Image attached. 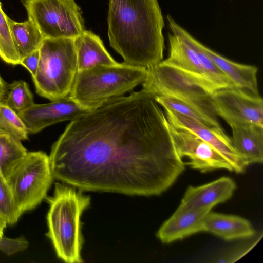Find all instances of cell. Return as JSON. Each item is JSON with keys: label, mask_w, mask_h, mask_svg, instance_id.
Returning a JSON list of instances; mask_svg holds the SVG:
<instances>
[{"label": "cell", "mask_w": 263, "mask_h": 263, "mask_svg": "<svg viewBox=\"0 0 263 263\" xmlns=\"http://www.w3.org/2000/svg\"><path fill=\"white\" fill-rule=\"evenodd\" d=\"M53 178L82 191L158 196L185 170L165 114L142 89L72 120L49 156Z\"/></svg>", "instance_id": "cell-1"}, {"label": "cell", "mask_w": 263, "mask_h": 263, "mask_svg": "<svg viewBox=\"0 0 263 263\" xmlns=\"http://www.w3.org/2000/svg\"><path fill=\"white\" fill-rule=\"evenodd\" d=\"M108 36L124 63L146 68L163 58L164 22L158 0H108Z\"/></svg>", "instance_id": "cell-2"}, {"label": "cell", "mask_w": 263, "mask_h": 263, "mask_svg": "<svg viewBox=\"0 0 263 263\" xmlns=\"http://www.w3.org/2000/svg\"><path fill=\"white\" fill-rule=\"evenodd\" d=\"M70 185L55 183L52 196L46 197L49 208L46 235L58 258L67 263L83 262L84 242L81 217L90 204V197Z\"/></svg>", "instance_id": "cell-3"}, {"label": "cell", "mask_w": 263, "mask_h": 263, "mask_svg": "<svg viewBox=\"0 0 263 263\" xmlns=\"http://www.w3.org/2000/svg\"><path fill=\"white\" fill-rule=\"evenodd\" d=\"M146 68L125 63L98 65L78 71L68 97L93 109L111 98L122 96L142 84Z\"/></svg>", "instance_id": "cell-4"}, {"label": "cell", "mask_w": 263, "mask_h": 263, "mask_svg": "<svg viewBox=\"0 0 263 263\" xmlns=\"http://www.w3.org/2000/svg\"><path fill=\"white\" fill-rule=\"evenodd\" d=\"M39 51L38 68L32 77L36 93L51 101L68 97L78 71L73 39L45 38Z\"/></svg>", "instance_id": "cell-5"}, {"label": "cell", "mask_w": 263, "mask_h": 263, "mask_svg": "<svg viewBox=\"0 0 263 263\" xmlns=\"http://www.w3.org/2000/svg\"><path fill=\"white\" fill-rule=\"evenodd\" d=\"M5 178L22 212L34 209L47 197L53 181L49 156L42 151L27 152Z\"/></svg>", "instance_id": "cell-6"}, {"label": "cell", "mask_w": 263, "mask_h": 263, "mask_svg": "<svg viewBox=\"0 0 263 263\" xmlns=\"http://www.w3.org/2000/svg\"><path fill=\"white\" fill-rule=\"evenodd\" d=\"M28 18L44 38L74 39L84 32L81 8L74 0H21Z\"/></svg>", "instance_id": "cell-7"}, {"label": "cell", "mask_w": 263, "mask_h": 263, "mask_svg": "<svg viewBox=\"0 0 263 263\" xmlns=\"http://www.w3.org/2000/svg\"><path fill=\"white\" fill-rule=\"evenodd\" d=\"M142 89L153 96L209 101L215 89L207 81L161 62L146 68Z\"/></svg>", "instance_id": "cell-8"}, {"label": "cell", "mask_w": 263, "mask_h": 263, "mask_svg": "<svg viewBox=\"0 0 263 263\" xmlns=\"http://www.w3.org/2000/svg\"><path fill=\"white\" fill-rule=\"evenodd\" d=\"M212 103L216 115L232 126L253 124L263 127V100L234 87L214 91Z\"/></svg>", "instance_id": "cell-9"}, {"label": "cell", "mask_w": 263, "mask_h": 263, "mask_svg": "<svg viewBox=\"0 0 263 263\" xmlns=\"http://www.w3.org/2000/svg\"><path fill=\"white\" fill-rule=\"evenodd\" d=\"M169 128L178 154L182 158H188L187 164L192 168L202 173L218 169L233 172L228 161L208 143L191 132L175 128L170 123Z\"/></svg>", "instance_id": "cell-10"}, {"label": "cell", "mask_w": 263, "mask_h": 263, "mask_svg": "<svg viewBox=\"0 0 263 263\" xmlns=\"http://www.w3.org/2000/svg\"><path fill=\"white\" fill-rule=\"evenodd\" d=\"M168 122L174 127L189 130L218 151L231 164L233 172L242 173L248 166L237 154L231 139L223 129L210 127L203 123L178 112L165 109Z\"/></svg>", "instance_id": "cell-11"}, {"label": "cell", "mask_w": 263, "mask_h": 263, "mask_svg": "<svg viewBox=\"0 0 263 263\" xmlns=\"http://www.w3.org/2000/svg\"><path fill=\"white\" fill-rule=\"evenodd\" d=\"M90 109L68 96L45 104H33L18 114L29 133L35 134L55 123L71 120Z\"/></svg>", "instance_id": "cell-12"}, {"label": "cell", "mask_w": 263, "mask_h": 263, "mask_svg": "<svg viewBox=\"0 0 263 263\" xmlns=\"http://www.w3.org/2000/svg\"><path fill=\"white\" fill-rule=\"evenodd\" d=\"M210 211L190 208L181 203L160 227L157 237L162 243H170L203 231L204 217Z\"/></svg>", "instance_id": "cell-13"}, {"label": "cell", "mask_w": 263, "mask_h": 263, "mask_svg": "<svg viewBox=\"0 0 263 263\" xmlns=\"http://www.w3.org/2000/svg\"><path fill=\"white\" fill-rule=\"evenodd\" d=\"M236 188L232 179L222 177L200 186H189L181 203L190 208L211 211L218 204L229 199Z\"/></svg>", "instance_id": "cell-14"}, {"label": "cell", "mask_w": 263, "mask_h": 263, "mask_svg": "<svg viewBox=\"0 0 263 263\" xmlns=\"http://www.w3.org/2000/svg\"><path fill=\"white\" fill-rule=\"evenodd\" d=\"M199 46L217 67L229 78L234 88L250 96L260 97L257 78L258 68L256 66L233 62L200 42Z\"/></svg>", "instance_id": "cell-15"}, {"label": "cell", "mask_w": 263, "mask_h": 263, "mask_svg": "<svg viewBox=\"0 0 263 263\" xmlns=\"http://www.w3.org/2000/svg\"><path fill=\"white\" fill-rule=\"evenodd\" d=\"M234 150L247 166L263 161V127L253 124L231 126Z\"/></svg>", "instance_id": "cell-16"}, {"label": "cell", "mask_w": 263, "mask_h": 263, "mask_svg": "<svg viewBox=\"0 0 263 263\" xmlns=\"http://www.w3.org/2000/svg\"><path fill=\"white\" fill-rule=\"evenodd\" d=\"M203 231L226 240L250 239L255 231L247 219L241 217L209 212L203 220Z\"/></svg>", "instance_id": "cell-17"}, {"label": "cell", "mask_w": 263, "mask_h": 263, "mask_svg": "<svg viewBox=\"0 0 263 263\" xmlns=\"http://www.w3.org/2000/svg\"><path fill=\"white\" fill-rule=\"evenodd\" d=\"M154 97L164 109L188 116L210 127L222 129L211 100L192 101L170 96H154Z\"/></svg>", "instance_id": "cell-18"}, {"label": "cell", "mask_w": 263, "mask_h": 263, "mask_svg": "<svg viewBox=\"0 0 263 263\" xmlns=\"http://www.w3.org/2000/svg\"><path fill=\"white\" fill-rule=\"evenodd\" d=\"M78 71L98 65H114L117 62L105 48L102 40L90 31L85 30L73 39Z\"/></svg>", "instance_id": "cell-19"}, {"label": "cell", "mask_w": 263, "mask_h": 263, "mask_svg": "<svg viewBox=\"0 0 263 263\" xmlns=\"http://www.w3.org/2000/svg\"><path fill=\"white\" fill-rule=\"evenodd\" d=\"M172 33L181 38L198 56L206 77L215 90L234 87L229 78L213 63L199 46V42L179 25L170 15L166 16Z\"/></svg>", "instance_id": "cell-20"}, {"label": "cell", "mask_w": 263, "mask_h": 263, "mask_svg": "<svg viewBox=\"0 0 263 263\" xmlns=\"http://www.w3.org/2000/svg\"><path fill=\"white\" fill-rule=\"evenodd\" d=\"M168 56L161 62L180 69L211 84L198 56L192 48L181 38L173 33L168 34Z\"/></svg>", "instance_id": "cell-21"}, {"label": "cell", "mask_w": 263, "mask_h": 263, "mask_svg": "<svg viewBox=\"0 0 263 263\" xmlns=\"http://www.w3.org/2000/svg\"><path fill=\"white\" fill-rule=\"evenodd\" d=\"M12 38L21 59L39 50L44 39L35 24L30 20L17 22L8 17Z\"/></svg>", "instance_id": "cell-22"}, {"label": "cell", "mask_w": 263, "mask_h": 263, "mask_svg": "<svg viewBox=\"0 0 263 263\" xmlns=\"http://www.w3.org/2000/svg\"><path fill=\"white\" fill-rule=\"evenodd\" d=\"M21 141L0 129V176L5 178L10 169L27 153Z\"/></svg>", "instance_id": "cell-23"}, {"label": "cell", "mask_w": 263, "mask_h": 263, "mask_svg": "<svg viewBox=\"0 0 263 263\" xmlns=\"http://www.w3.org/2000/svg\"><path fill=\"white\" fill-rule=\"evenodd\" d=\"M6 93L3 101L18 114L34 104L33 95L24 81H15L7 85Z\"/></svg>", "instance_id": "cell-24"}, {"label": "cell", "mask_w": 263, "mask_h": 263, "mask_svg": "<svg viewBox=\"0 0 263 263\" xmlns=\"http://www.w3.org/2000/svg\"><path fill=\"white\" fill-rule=\"evenodd\" d=\"M8 18L0 1V58L6 63L16 65L20 64L21 58L12 38Z\"/></svg>", "instance_id": "cell-25"}, {"label": "cell", "mask_w": 263, "mask_h": 263, "mask_svg": "<svg viewBox=\"0 0 263 263\" xmlns=\"http://www.w3.org/2000/svg\"><path fill=\"white\" fill-rule=\"evenodd\" d=\"M0 129L22 141L28 139L29 134L18 114L0 100Z\"/></svg>", "instance_id": "cell-26"}, {"label": "cell", "mask_w": 263, "mask_h": 263, "mask_svg": "<svg viewBox=\"0 0 263 263\" xmlns=\"http://www.w3.org/2000/svg\"><path fill=\"white\" fill-rule=\"evenodd\" d=\"M0 213L9 225L15 224L23 213L6 180L0 176Z\"/></svg>", "instance_id": "cell-27"}, {"label": "cell", "mask_w": 263, "mask_h": 263, "mask_svg": "<svg viewBox=\"0 0 263 263\" xmlns=\"http://www.w3.org/2000/svg\"><path fill=\"white\" fill-rule=\"evenodd\" d=\"M262 237L260 234L255 238H251L249 240L239 244L218 256L213 262L219 263H233L236 262L248 253L259 241Z\"/></svg>", "instance_id": "cell-28"}, {"label": "cell", "mask_w": 263, "mask_h": 263, "mask_svg": "<svg viewBox=\"0 0 263 263\" xmlns=\"http://www.w3.org/2000/svg\"><path fill=\"white\" fill-rule=\"evenodd\" d=\"M28 247L29 242L24 236L14 238L0 237V251L7 255L25 251Z\"/></svg>", "instance_id": "cell-29"}, {"label": "cell", "mask_w": 263, "mask_h": 263, "mask_svg": "<svg viewBox=\"0 0 263 263\" xmlns=\"http://www.w3.org/2000/svg\"><path fill=\"white\" fill-rule=\"evenodd\" d=\"M40 59L39 49L24 57L21 60L20 64L26 68L32 77L36 74Z\"/></svg>", "instance_id": "cell-30"}, {"label": "cell", "mask_w": 263, "mask_h": 263, "mask_svg": "<svg viewBox=\"0 0 263 263\" xmlns=\"http://www.w3.org/2000/svg\"><path fill=\"white\" fill-rule=\"evenodd\" d=\"M7 90V84L0 76V100L5 96Z\"/></svg>", "instance_id": "cell-31"}, {"label": "cell", "mask_w": 263, "mask_h": 263, "mask_svg": "<svg viewBox=\"0 0 263 263\" xmlns=\"http://www.w3.org/2000/svg\"><path fill=\"white\" fill-rule=\"evenodd\" d=\"M7 225L6 220L0 213V237L4 236V231Z\"/></svg>", "instance_id": "cell-32"}]
</instances>
